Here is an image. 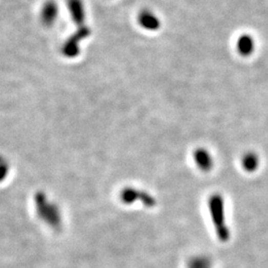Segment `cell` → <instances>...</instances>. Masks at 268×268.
<instances>
[{"mask_svg":"<svg viewBox=\"0 0 268 268\" xmlns=\"http://www.w3.org/2000/svg\"><path fill=\"white\" fill-rule=\"evenodd\" d=\"M208 207L217 237L221 242H226L230 240L231 232L225 222V209L222 196L220 194H213L208 201Z\"/></svg>","mask_w":268,"mask_h":268,"instance_id":"1","label":"cell"},{"mask_svg":"<svg viewBox=\"0 0 268 268\" xmlns=\"http://www.w3.org/2000/svg\"><path fill=\"white\" fill-rule=\"evenodd\" d=\"M139 26L147 31H157L161 26V21L153 11L144 9L137 16Z\"/></svg>","mask_w":268,"mask_h":268,"instance_id":"2","label":"cell"},{"mask_svg":"<svg viewBox=\"0 0 268 268\" xmlns=\"http://www.w3.org/2000/svg\"><path fill=\"white\" fill-rule=\"evenodd\" d=\"M194 160L198 168L208 173L214 168V158L205 148H198L194 152Z\"/></svg>","mask_w":268,"mask_h":268,"instance_id":"3","label":"cell"},{"mask_svg":"<svg viewBox=\"0 0 268 268\" xmlns=\"http://www.w3.org/2000/svg\"><path fill=\"white\" fill-rule=\"evenodd\" d=\"M58 15H59V7L57 2L50 0L43 5V8L41 10V19L44 25H46L48 27L53 26L57 21Z\"/></svg>","mask_w":268,"mask_h":268,"instance_id":"4","label":"cell"},{"mask_svg":"<svg viewBox=\"0 0 268 268\" xmlns=\"http://www.w3.org/2000/svg\"><path fill=\"white\" fill-rule=\"evenodd\" d=\"M68 7L74 22L79 27L85 26L86 10L83 0H68Z\"/></svg>","mask_w":268,"mask_h":268,"instance_id":"5","label":"cell"},{"mask_svg":"<svg viewBox=\"0 0 268 268\" xmlns=\"http://www.w3.org/2000/svg\"><path fill=\"white\" fill-rule=\"evenodd\" d=\"M255 42L253 37L249 34L241 35L237 41V50L239 55L242 57L251 56L254 51Z\"/></svg>","mask_w":268,"mask_h":268,"instance_id":"6","label":"cell"},{"mask_svg":"<svg viewBox=\"0 0 268 268\" xmlns=\"http://www.w3.org/2000/svg\"><path fill=\"white\" fill-rule=\"evenodd\" d=\"M241 167L248 173H253L259 166V157L253 151L244 153L241 157Z\"/></svg>","mask_w":268,"mask_h":268,"instance_id":"7","label":"cell"},{"mask_svg":"<svg viewBox=\"0 0 268 268\" xmlns=\"http://www.w3.org/2000/svg\"><path fill=\"white\" fill-rule=\"evenodd\" d=\"M187 268H212V260L204 255L194 256L190 259Z\"/></svg>","mask_w":268,"mask_h":268,"instance_id":"8","label":"cell"}]
</instances>
